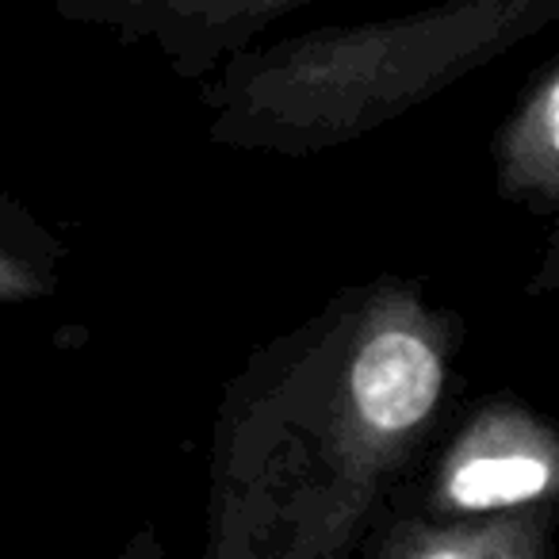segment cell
<instances>
[{"instance_id":"1","label":"cell","mask_w":559,"mask_h":559,"mask_svg":"<svg viewBox=\"0 0 559 559\" xmlns=\"http://www.w3.org/2000/svg\"><path fill=\"white\" fill-rule=\"evenodd\" d=\"M464 322L406 276L330 296L218 395L207 559H345L437 437Z\"/></svg>"},{"instance_id":"2","label":"cell","mask_w":559,"mask_h":559,"mask_svg":"<svg viewBox=\"0 0 559 559\" xmlns=\"http://www.w3.org/2000/svg\"><path fill=\"white\" fill-rule=\"evenodd\" d=\"M556 16L559 0H433L403 16L249 43L211 70L207 139L307 162L437 100Z\"/></svg>"},{"instance_id":"3","label":"cell","mask_w":559,"mask_h":559,"mask_svg":"<svg viewBox=\"0 0 559 559\" xmlns=\"http://www.w3.org/2000/svg\"><path fill=\"white\" fill-rule=\"evenodd\" d=\"M556 429L518 395H490L475 403V411L437 452L418 513L456 518V513L556 502Z\"/></svg>"},{"instance_id":"4","label":"cell","mask_w":559,"mask_h":559,"mask_svg":"<svg viewBox=\"0 0 559 559\" xmlns=\"http://www.w3.org/2000/svg\"><path fill=\"white\" fill-rule=\"evenodd\" d=\"M70 24L104 27L127 47H154L177 78H207L234 50L314 0H50Z\"/></svg>"},{"instance_id":"5","label":"cell","mask_w":559,"mask_h":559,"mask_svg":"<svg viewBox=\"0 0 559 559\" xmlns=\"http://www.w3.org/2000/svg\"><path fill=\"white\" fill-rule=\"evenodd\" d=\"M551 533H556V502L456 513V518L403 513L380 521L360 551L376 559H548Z\"/></svg>"},{"instance_id":"6","label":"cell","mask_w":559,"mask_h":559,"mask_svg":"<svg viewBox=\"0 0 559 559\" xmlns=\"http://www.w3.org/2000/svg\"><path fill=\"white\" fill-rule=\"evenodd\" d=\"M495 180L510 203L556 215L559 207V62L548 58L521 88L495 134Z\"/></svg>"},{"instance_id":"7","label":"cell","mask_w":559,"mask_h":559,"mask_svg":"<svg viewBox=\"0 0 559 559\" xmlns=\"http://www.w3.org/2000/svg\"><path fill=\"white\" fill-rule=\"evenodd\" d=\"M66 246L12 192L0 188V304H35L62 284Z\"/></svg>"}]
</instances>
